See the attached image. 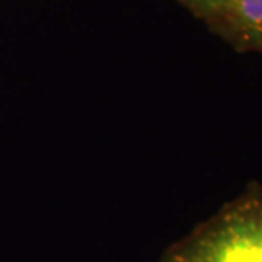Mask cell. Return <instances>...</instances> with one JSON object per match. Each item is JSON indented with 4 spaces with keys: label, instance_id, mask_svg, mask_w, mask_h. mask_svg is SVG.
Returning <instances> with one entry per match:
<instances>
[{
    "label": "cell",
    "instance_id": "1",
    "mask_svg": "<svg viewBox=\"0 0 262 262\" xmlns=\"http://www.w3.org/2000/svg\"><path fill=\"white\" fill-rule=\"evenodd\" d=\"M162 262H262V184L252 182L220 207Z\"/></svg>",
    "mask_w": 262,
    "mask_h": 262
},
{
    "label": "cell",
    "instance_id": "2",
    "mask_svg": "<svg viewBox=\"0 0 262 262\" xmlns=\"http://www.w3.org/2000/svg\"><path fill=\"white\" fill-rule=\"evenodd\" d=\"M208 22L237 48L262 53V0H226Z\"/></svg>",
    "mask_w": 262,
    "mask_h": 262
},
{
    "label": "cell",
    "instance_id": "3",
    "mask_svg": "<svg viewBox=\"0 0 262 262\" xmlns=\"http://www.w3.org/2000/svg\"><path fill=\"white\" fill-rule=\"evenodd\" d=\"M196 13L210 19L226 3V0H184Z\"/></svg>",
    "mask_w": 262,
    "mask_h": 262
}]
</instances>
